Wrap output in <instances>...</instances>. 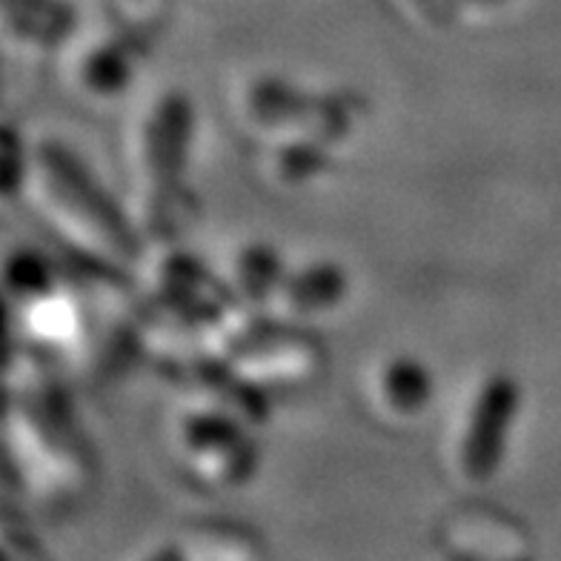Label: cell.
Wrapping results in <instances>:
<instances>
[{
    "label": "cell",
    "instance_id": "1",
    "mask_svg": "<svg viewBox=\"0 0 561 561\" xmlns=\"http://www.w3.org/2000/svg\"><path fill=\"white\" fill-rule=\"evenodd\" d=\"M21 190L60 244L101 275L118 278L138 261L144 236L133 215L112 201L67 144L46 138L30 147Z\"/></svg>",
    "mask_w": 561,
    "mask_h": 561
},
{
    "label": "cell",
    "instance_id": "2",
    "mask_svg": "<svg viewBox=\"0 0 561 561\" xmlns=\"http://www.w3.org/2000/svg\"><path fill=\"white\" fill-rule=\"evenodd\" d=\"M195 115L184 92L163 89L149 98L135 118L133 144V221L144 238L175 236L190 213L186 163L193 147Z\"/></svg>",
    "mask_w": 561,
    "mask_h": 561
},
{
    "label": "cell",
    "instance_id": "3",
    "mask_svg": "<svg viewBox=\"0 0 561 561\" xmlns=\"http://www.w3.org/2000/svg\"><path fill=\"white\" fill-rule=\"evenodd\" d=\"M522 410V385L507 369H493L476 381L458 410L450 433L453 473L467 488H484L499 473L513 424Z\"/></svg>",
    "mask_w": 561,
    "mask_h": 561
},
{
    "label": "cell",
    "instance_id": "4",
    "mask_svg": "<svg viewBox=\"0 0 561 561\" xmlns=\"http://www.w3.org/2000/svg\"><path fill=\"white\" fill-rule=\"evenodd\" d=\"M436 396L433 373L419 355H387L369 369L367 401L376 415L392 427L415 424Z\"/></svg>",
    "mask_w": 561,
    "mask_h": 561
},
{
    "label": "cell",
    "instance_id": "5",
    "mask_svg": "<svg viewBox=\"0 0 561 561\" xmlns=\"http://www.w3.org/2000/svg\"><path fill=\"white\" fill-rule=\"evenodd\" d=\"M138 46L126 37L104 35L81 46L69 60V83L87 104H115L133 89L138 78Z\"/></svg>",
    "mask_w": 561,
    "mask_h": 561
},
{
    "label": "cell",
    "instance_id": "6",
    "mask_svg": "<svg viewBox=\"0 0 561 561\" xmlns=\"http://www.w3.org/2000/svg\"><path fill=\"white\" fill-rule=\"evenodd\" d=\"M347 270L335 261H310L298 270H287L280 287L275 289L270 310L278 321H307L327 316L347 298Z\"/></svg>",
    "mask_w": 561,
    "mask_h": 561
},
{
    "label": "cell",
    "instance_id": "7",
    "mask_svg": "<svg viewBox=\"0 0 561 561\" xmlns=\"http://www.w3.org/2000/svg\"><path fill=\"white\" fill-rule=\"evenodd\" d=\"M23 333L41 353H67L83 341V307L67 289L53 287L41 296L21 301Z\"/></svg>",
    "mask_w": 561,
    "mask_h": 561
},
{
    "label": "cell",
    "instance_id": "8",
    "mask_svg": "<svg viewBox=\"0 0 561 561\" xmlns=\"http://www.w3.org/2000/svg\"><path fill=\"white\" fill-rule=\"evenodd\" d=\"M339 144L344 140L327 133L284 135L273 140L270 178L284 190H307L333 172Z\"/></svg>",
    "mask_w": 561,
    "mask_h": 561
},
{
    "label": "cell",
    "instance_id": "9",
    "mask_svg": "<svg viewBox=\"0 0 561 561\" xmlns=\"http://www.w3.org/2000/svg\"><path fill=\"white\" fill-rule=\"evenodd\" d=\"M227 287L244 307H270L275 289L287 275L280 252L266 241H247L227 261Z\"/></svg>",
    "mask_w": 561,
    "mask_h": 561
},
{
    "label": "cell",
    "instance_id": "10",
    "mask_svg": "<svg viewBox=\"0 0 561 561\" xmlns=\"http://www.w3.org/2000/svg\"><path fill=\"white\" fill-rule=\"evenodd\" d=\"M178 541L186 561H261L255 536L236 525H198Z\"/></svg>",
    "mask_w": 561,
    "mask_h": 561
},
{
    "label": "cell",
    "instance_id": "11",
    "mask_svg": "<svg viewBox=\"0 0 561 561\" xmlns=\"http://www.w3.org/2000/svg\"><path fill=\"white\" fill-rule=\"evenodd\" d=\"M133 561H186V556L181 541H161V545L147 547V550L135 556Z\"/></svg>",
    "mask_w": 561,
    "mask_h": 561
},
{
    "label": "cell",
    "instance_id": "12",
    "mask_svg": "<svg viewBox=\"0 0 561 561\" xmlns=\"http://www.w3.org/2000/svg\"><path fill=\"white\" fill-rule=\"evenodd\" d=\"M15 545H18V541H15ZM18 547H21V559H18L12 547H7V550H9L7 561H44V559H41V553H37V550H32L30 541H23V545H18Z\"/></svg>",
    "mask_w": 561,
    "mask_h": 561
}]
</instances>
